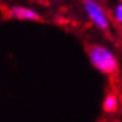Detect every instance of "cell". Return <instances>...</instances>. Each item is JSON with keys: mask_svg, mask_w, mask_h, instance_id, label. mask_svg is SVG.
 <instances>
[{"mask_svg": "<svg viewBox=\"0 0 122 122\" xmlns=\"http://www.w3.org/2000/svg\"><path fill=\"white\" fill-rule=\"evenodd\" d=\"M88 58L92 66L102 74H114L119 68L118 58L114 52L102 44H90L88 46Z\"/></svg>", "mask_w": 122, "mask_h": 122, "instance_id": "obj_1", "label": "cell"}, {"mask_svg": "<svg viewBox=\"0 0 122 122\" xmlns=\"http://www.w3.org/2000/svg\"><path fill=\"white\" fill-rule=\"evenodd\" d=\"M82 7L89 21L97 29L107 32L110 28V19L106 9L98 0H82Z\"/></svg>", "mask_w": 122, "mask_h": 122, "instance_id": "obj_2", "label": "cell"}, {"mask_svg": "<svg viewBox=\"0 0 122 122\" xmlns=\"http://www.w3.org/2000/svg\"><path fill=\"white\" fill-rule=\"evenodd\" d=\"M8 15L12 19H17V20H28V21H36L40 20V15L37 11L29 8L25 5H15L11 7L8 11Z\"/></svg>", "mask_w": 122, "mask_h": 122, "instance_id": "obj_3", "label": "cell"}, {"mask_svg": "<svg viewBox=\"0 0 122 122\" xmlns=\"http://www.w3.org/2000/svg\"><path fill=\"white\" fill-rule=\"evenodd\" d=\"M118 106H119V101L114 93H109V94L105 96L104 101H102V110L105 113H109V114L116 113L118 110Z\"/></svg>", "mask_w": 122, "mask_h": 122, "instance_id": "obj_4", "label": "cell"}, {"mask_svg": "<svg viewBox=\"0 0 122 122\" xmlns=\"http://www.w3.org/2000/svg\"><path fill=\"white\" fill-rule=\"evenodd\" d=\"M112 16H113V20L122 27V0L117 1L116 5L113 7V11H112Z\"/></svg>", "mask_w": 122, "mask_h": 122, "instance_id": "obj_5", "label": "cell"}]
</instances>
